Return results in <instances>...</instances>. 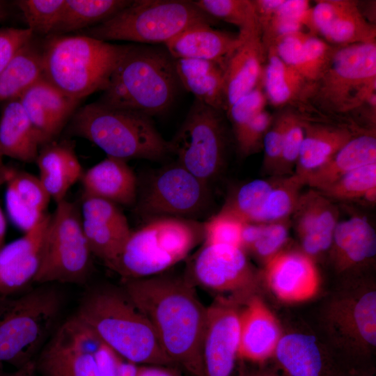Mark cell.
Segmentation results:
<instances>
[{"label":"cell","instance_id":"obj_12","mask_svg":"<svg viewBox=\"0 0 376 376\" xmlns=\"http://www.w3.org/2000/svg\"><path fill=\"white\" fill-rule=\"evenodd\" d=\"M209 201L207 183L177 162L153 175L135 204L141 215L153 219H192L206 210Z\"/></svg>","mask_w":376,"mask_h":376},{"label":"cell","instance_id":"obj_25","mask_svg":"<svg viewBox=\"0 0 376 376\" xmlns=\"http://www.w3.org/2000/svg\"><path fill=\"white\" fill-rule=\"evenodd\" d=\"M242 37L215 29L209 24H198L180 33L164 45L174 59H201L214 62L224 70Z\"/></svg>","mask_w":376,"mask_h":376},{"label":"cell","instance_id":"obj_23","mask_svg":"<svg viewBox=\"0 0 376 376\" xmlns=\"http://www.w3.org/2000/svg\"><path fill=\"white\" fill-rule=\"evenodd\" d=\"M238 33L242 42L229 58L224 70L226 111L261 82L266 59V50L258 24Z\"/></svg>","mask_w":376,"mask_h":376},{"label":"cell","instance_id":"obj_2","mask_svg":"<svg viewBox=\"0 0 376 376\" xmlns=\"http://www.w3.org/2000/svg\"><path fill=\"white\" fill-rule=\"evenodd\" d=\"M75 315L125 360L137 365H175L162 348L148 318L121 287L87 290Z\"/></svg>","mask_w":376,"mask_h":376},{"label":"cell","instance_id":"obj_18","mask_svg":"<svg viewBox=\"0 0 376 376\" xmlns=\"http://www.w3.org/2000/svg\"><path fill=\"white\" fill-rule=\"evenodd\" d=\"M262 276L274 295L289 304L313 299L320 285L315 260L300 249L278 253L263 265Z\"/></svg>","mask_w":376,"mask_h":376},{"label":"cell","instance_id":"obj_11","mask_svg":"<svg viewBox=\"0 0 376 376\" xmlns=\"http://www.w3.org/2000/svg\"><path fill=\"white\" fill-rule=\"evenodd\" d=\"M169 145L178 164L208 184L220 173L225 162L222 111L195 100Z\"/></svg>","mask_w":376,"mask_h":376},{"label":"cell","instance_id":"obj_6","mask_svg":"<svg viewBox=\"0 0 376 376\" xmlns=\"http://www.w3.org/2000/svg\"><path fill=\"white\" fill-rule=\"evenodd\" d=\"M63 302L51 284L0 296V363L17 370L33 363L57 328Z\"/></svg>","mask_w":376,"mask_h":376},{"label":"cell","instance_id":"obj_53","mask_svg":"<svg viewBox=\"0 0 376 376\" xmlns=\"http://www.w3.org/2000/svg\"><path fill=\"white\" fill-rule=\"evenodd\" d=\"M15 169L6 165L0 166V187L6 185L13 175Z\"/></svg>","mask_w":376,"mask_h":376},{"label":"cell","instance_id":"obj_33","mask_svg":"<svg viewBox=\"0 0 376 376\" xmlns=\"http://www.w3.org/2000/svg\"><path fill=\"white\" fill-rule=\"evenodd\" d=\"M180 84L195 100L219 111H226L224 69L201 59H175Z\"/></svg>","mask_w":376,"mask_h":376},{"label":"cell","instance_id":"obj_52","mask_svg":"<svg viewBox=\"0 0 376 376\" xmlns=\"http://www.w3.org/2000/svg\"><path fill=\"white\" fill-rule=\"evenodd\" d=\"M136 376H183L171 366L139 365Z\"/></svg>","mask_w":376,"mask_h":376},{"label":"cell","instance_id":"obj_58","mask_svg":"<svg viewBox=\"0 0 376 376\" xmlns=\"http://www.w3.org/2000/svg\"><path fill=\"white\" fill-rule=\"evenodd\" d=\"M0 376H12V373H7L3 372L2 370H0Z\"/></svg>","mask_w":376,"mask_h":376},{"label":"cell","instance_id":"obj_19","mask_svg":"<svg viewBox=\"0 0 376 376\" xmlns=\"http://www.w3.org/2000/svg\"><path fill=\"white\" fill-rule=\"evenodd\" d=\"M291 217L300 250L314 260L329 252L340 220L339 208L334 201L309 188L301 192Z\"/></svg>","mask_w":376,"mask_h":376},{"label":"cell","instance_id":"obj_51","mask_svg":"<svg viewBox=\"0 0 376 376\" xmlns=\"http://www.w3.org/2000/svg\"><path fill=\"white\" fill-rule=\"evenodd\" d=\"M251 1L262 36L284 0H253Z\"/></svg>","mask_w":376,"mask_h":376},{"label":"cell","instance_id":"obj_4","mask_svg":"<svg viewBox=\"0 0 376 376\" xmlns=\"http://www.w3.org/2000/svg\"><path fill=\"white\" fill-rule=\"evenodd\" d=\"M126 46L82 34L49 36L42 46L43 77L81 100L105 90Z\"/></svg>","mask_w":376,"mask_h":376},{"label":"cell","instance_id":"obj_57","mask_svg":"<svg viewBox=\"0 0 376 376\" xmlns=\"http://www.w3.org/2000/svg\"><path fill=\"white\" fill-rule=\"evenodd\" d=\"M8 14L7 3L3 1H0V21L4 19Z\"/></svg>","mask_w":376,"mask_h":376},{"label":"cell","instance_id":"obj_16","mask_svg":"<svg viewBox=\"0 0 376 376\" xmlns=\"http://www.w3.org/2000/svg\"><path fill=\"white\" fill-rule=\"evenodd\" d=\"M327 326L344 347L360 354L376 345V292L360 288L337 296L326 313Z\"/></svg>","mask_w":376,"mask_h":376},{"label":"cell","instance_id":"obj_29","mask_svg":"<svg viewBox=\"0 0 376 376\" xmlns=\"http://www.w3.org/2000/svg\"><path fill=\"white\" fill-rule=\"evenodd\" d=\"M6 207L13 224L24 233L36 226L47 213L51 197L39 178L15 169L6 182Z\"/></svg>","mask_w":376,"mask_h":376},{"label":"cell","instance_id":"obj_49","mask_svg":"<svg viewBox=\"0 0 376 376\" xmlns=\"http://www.w3.org/2000/svg\"><path fill=\"white\" fill-rule=\"evenodd\" d=\"M33 36L26 28H0V73L17 51Z\"/></svg>","mask_w":376,"mask_h":376},{"label":"cell","instance_id":"obj_3","mask_svg":"<svg viewBox=\"0 0 376 376\" xmlns=\"http://www.w3.org/2000/svg\"><path fill=\"white\" fill-rule=\"evenodd\" d=\"M180 85L166 49L128 45L98 102L152 118L171 106Z\"/></svg>","mask_w":376,"mask_h":376},{"label":"cell","instance_id":"obj_56","mask_svg":"<svg viewBox=\"0 0 376 376\" xmlns=\"http://www.w3.org/2000/svg\"><path fill=\"white\" fill-rule=\"evenodd\" d=\"M246 376H280L275 371L264 368H260Z\"/></svg>","mask_w":376,"mask_h":376},{"label":"cell","instance_id":"obj_45","mask_svg":"<svg viewBox=\"0 0 376 376\" xmlns=\"http://www.w3.org/2000/svg\"><path fill=\"white\" fill-rule=\"evenodd\" d=\"M274 116L264 109L254 118L233 132L237 148L242 157L258 152L263 149V139Z\"/></svg>","mask_w":376,"mask_h":376},{"label":"cell","instance_id":"obj_36","mask_svg":"<svg viewBox=\"0 0 376 376\" xmlns=\"http://www.w3.org/2000/svg\"><path fill=\"white\" fill-rule=\"evenodd\" d=\"M132 0H65L52 35L84 31L109 19Z\"/></svg>","mask_w":376,"mask_h":376},{"label":"cell","instance_id":"obj_32","mask_svg":"<svg viewBox=\"0 0 376 376\" xmlns=\"http://www.w3.org/2000/svg\"><path fill=\"white\" fill-rule=\"evenodd\" d=\"M41 146L19 98L5 102L0 118V155L32 163Z\"/></svg>","mask_w":376,"mask_h":376},{"label":"cell","instance_id":"obj_59","mask_svg":"<svg viewBox=\"0 0 376 376\" xmlns=\"http://www.w3.org/2000/svg\"><path fill=\"white\" fill-rule=\"evenodd\" d=\"M2 165V163H1V157H0V166Z\"/></svg>","mask_w":376,"mask_h":376},{"label":"cell","instance_id":"obj_10","mask_svg":"<svg viewBox=\"0 0 376 376\" xmlns=\"http://www.w3.org/2000/svg\"><path fill=\"white\" fill-rule=\"evenodd\" d=\"M92 256L83 230L80 207L65 199L56 203L51 214L33 283L84 285L92 273Z\"/></svg>","mask_w":376,"mask_h":376},{"label":"cell","instance_id":"obj_21","mask_svg":"<svg viewBox=\"0 0 376 376\" xmlns=\"http://www.w3.org/2000/svg\"><path fill=\"white\" fill-rule=\"evenodd\" d=\"M316 34L329 44L345 46L375 41V26L352 0H320L312 8Z\"/></svg>","mask_w":376,"mask_h":376},{"label":"cell","instance_id":"obj_20","mask_svg":"<svg viewBox=\"0 0 376 376\" xmlns=\"http://www.w3.org/2000/svg\"><path fill=\"white\" fill-rule=\"evenodd\" d=\"M51 214L24 235L0 249V296H13L28 290L40 268L42 246Z\"/></svg>","mask_w":376,"mask_h":376},{"label":"cell","instance_id":"obj_50","mask_svg":"<svg viewBox=\"0 0 376 376\" xmlns=\"http://www.w3.org/2000/svg\"><path fill=\"white\" fill-rule=\"evenodd\" d=\"M119 355L102 343L95 352V359L101 376H120L118 371Z\"/></svg>","mask_w":376,"mask_h":376},{"label":"cell","instance_id":"obj_24","mask_svg":"<svg viewBox=\"0 0 376 376\" xmlns=\"http://www.w3.org/2000/svg\"><path fill=\"white\" fill-rule=\"evenodd\" d=\"M274 357L286 376H357L338 368L316 338L306 334L283 335Z\"/></svg>","mask_w":376,"mask_h":376},{"label":"cell","instance_id":"obj_46","mask_svg":"<svg viewBox=\"0 0 376 376\" xmlns=\"http://www.w3.org/2000/svg\"><path fill=\"white\" fill-rule=\"evenodd\" d=\"M304 117L290 111L277 176L290 175L294 173L304 139Z\"/></svg>","mask_w":376,"mask_h":376},{"label":"cell","instance_id":"obj_28","mask_svg":"<svg viewBox=\"0 0 376 376\" xmlns=\"http://www.w3.org/2000/svg\"><path fill=\"white\" fill-rule=\"evenodd\" d=\"M39 180L56 203L65 199L69 189L83 175V169L70 141L54 140L40 148L35 162Z\"/></svg>","mask_w":376,"mask_h":376},{"label":"cell","instance_id":"obj_40","mask_svg":"<svg viewBox=\"0 0 376 376\" xmlns=\"http://www.w3.org/2000/svg\"><path fill=\"white\" fill-rule=\"evenodd\" d=\"M31 87L59 134L73 116L81 100L64 94L43 77Z\"/></svg>","mask_w":376,"mask_h":376},{"label":"cell","instance_id":"obj_14","mask_svg":"<svg viewBox=\"0 0 376 376\" xmlns=\"http://www.w3.org/2000/svg\"><path fill=\"white\" fill-rule=\"evenodd\" d=\"M192 275L198 283L211 290L228 293L243 304L254 295L260 274L241 248L205 244L194 257Z\"/></svg>","mask_w":376,"mask_h":376},{"label":"cell","instance_id":"obj_30","mask_svg":"<svg viewBox=\"0 0 376 376\" xmlns=\"http://www.w3.org/2000/svg\"><path fill=\"white\" fill-rule=\"evenodd\" d=\"M303 125L304 139L294 171L302 181L359 134L346 125L314 122L305 118Z\"/></svg>","mask_w":376,"mask_h":376},{"label":"cell","instance_id":"obj_41","mask_svg":"<svg viewBox=\"0 0 376 376\" xmlns=\"http://www.w3.org/2000/svg\"><path fill=\"white\" fill-rule=\"evenodd\" d=\"M194 3L213 19L233 24L245 31L258 24L253 6L249 0H196Z\"/></svg>","mask_w":376,"mask_h":376},{"label":"cell","instance_id":"obj_55","mask_svg":"<svg viewBox=\"0 0 376 376\" xmlns=\"http://www.w3.org/2000/svg\"><path fill=\"white\" fill-rule=\"evenodd\" d=\"M6 233V219L5 214L0 207V249L5 245Z\"/></svg>","mask_w":376,"mask_h":376},{"label":"cell","instance_id":"obj_13","mask_svg":"<svg viewBox=\"0 0 376 376\" xmlns=\"http://www.w3.org/2000/svg\"><path fill=\"white\" fill-rule=\"evenodd\" d=\"M102 343L75 315L60 324L35 361L41 376H101L95 352Z\"/></svg>","mask_w":376,"mask_h":376},{"label":"cell","instance_id":"obj_39","mask_svg":"<svg viewBox=\"0 0 376 376\" xmlns=\"http://www.w3.org/2000/svg\"><path fill=\"white\" fill-rule=\"evenodd\" d=\"M274 182L275 176H273L269 179H255L242 185L230 195L221 209L244 223H255Z\"/></svg>","mask_w":376,"mask_h":376},{"label":"cell","instance_id":"obj_22","mask_svg":"<svg viewBox=\"0 0 376 376\" xmlns=\"http://www.w3.org/2000/svg\"><path fill=\"white\" fill-rule=\"evenodd\" d=\"M243 304L240 312V358L263 365L274 357L283 334L277 318L260 297L254 295Z\"/></svg>","mask_w":376,"mask_h":376},{"label":"cell","instance_id":"obj_48","mask_svg":"<svg viewBox=\"0 0 376 376\" xmlns=\"http://www.w3.org/2000/svg\"><path fill=\"white\" fill-rule=\"evenodd\" d=\"M266 102L261 82L254 89L237 99L226 111L233 132L263 111Z\"/></svg>","mask_w":376,"mask_h":376},{"label":"cell","instance_id":"obj_34","mask_svg":"<svg viewBox=\"0 0 376 376\" xmlns=\"http://www.w3.org/2000/svg\"><path fill=\"white\" fill-rule=\"evenodd\" d=\"M261 84L272 104L283 107L298 100L306 99L310 83L296 70L285 64L273 47L266 50Z\"/></svg>","mask_w":376,"mask_h":376},{"label":"cell","instance_id":"obj_54","mask_svg":"<svg viewBox=\"0 0 376 376\" xmlns=\"http://www.w3.org/2000/svg\"><path fill=\"white\" fill-rule=\"evenodd\" d=\"M12 376H36L34 362L13 372Z\"/></svg>","mask_w":376,"mask_h":376},{"label":"cell","instance_id":"obj_42","mask_svg":"<svg viewBox=\"0 0 376 376\" xmlns=\"http://www.w3.org/2000/svg\"><path fill=\"white\" fill-rule=\"evenodd\" d=\"M65 0H18L15 3L33 35L52 34Z\"/></svg>","mask_w":376,"mask_h":376},{"label":"cell","instance_id":"obj_44","mask_svg":"<svg viewBox=\"0 0 376 376\" xmlns=\"http://www.w3.org/2000/svg\"><path fill=\"white\" fill-rule=\"evenodd\" d=\"M290 219L263 224L255 241L245 251L253 254L263 265L285 249L289 240Z\"/></svg>","mask_w":376,"mask_h":376},{"label":"cell","instance_id":"obj_35","mask_svg":"<svg viewBox=\"0 0 376 376\" xmlns=\"http://www.w3.org/2000/svg\"><path fill=\"white\" fill-rule=\"evenodd\" d=\"M42 77V47L33 38L17 51L0 73V102L19 98Z\"/></svg>","mask_w":376,"mask_h":376},{"label":"cell","instance_id":"obj_8","mask_svg":"<svg viewBox=\"0 0 376 376\" xmlns=\"http://www.w3.org/2000/svg\"><path fill=\"white\" fill-rule=\"evenodd\" d=\"M201 240V223L179 217L154 218L132 231L113 272L122 279L157 275L186 258Z\"/></svg>","mask_w":376,"mask_h":376},{"label":"cell","instance_id":"obj_27","mask_svg":"<svg viewBox=\"0 0 376 376\" xmlns=\"http://www.w3.org/2000/svg\"><path fill=\"white\" fill-rule=\"evenodd\" d=\"M335 269L343 272L373 259L376 254V233L362 215L339 220L329 251Z\"/></svg>","mask_w":376,"mask_h":376},{"label":"cell","instance_id":"obj_1","mask_svg":"<svg viewBox=\"0 0 376 376\" xmlns=\"http://www.w3.org/2000/svg\"><path fill=\"white\" fill-rule=\"evenodd\" d=\"M121 288L148 318L164 352L192 376H204L202 344L207 307L187 279L153 276L122 279Z\"/></svg>","mask_w":376,"mask_h":376},{"label":"cell","instance_id":"obj_15","mask_svg":"<svg viewBox=\"0 0 376 376\" xmlns=\"http://www.w3.org/2000/svg\"><path fill=\"white\" fill-rule=\"evenodd\" d=\"M240 305L221 297L207 307L202 344L204 376H246L239 355Z\"/></svg>","mask_w":376,"mask_h":376},{"label":"cell","instance_id":"obj_38","mask_svg":"<svg viewBox=\"0 0 376 376\" xmlns=\"http://www.w3.org/2000/svg\"><path fill=\"white\" fill-rule=\"evenodd\" d=\"M304 186L301 179L294 173L275 176L274 186L255 223L268 224L290 219Z\"/></svg>","mask_w":376,"mask_h":376},{"label":"cell","instance_id":"obj_60","mask_svg":"<svg viewBox=\"0 0 376 376\" xmlns=\"http://www.w3.org/2000/svg\"><path fill=\"white\" fill-rule=\"evenodd\" d=\"M360 376H362V375H360Z\"/></svg>","mask_w":376,"mask_h":376},{"label":"cell","instance_id":"obj_17","mask_svg":"<svg viewBox=\"0 0 376 376\" xmlns=\"http://www.w3.org/2000/svg\"><path fill=\"white\" fill-rule=\"evenodd\" d=\"M80 211L85 237L93 256L113 271L132 230L118 205L82 195Z\"/></svg>","mask_w":376,"mask_h":376},{"label":"cell","instance_id":"obj_26","mask_svg":"<svg viewBox=\"0 0 376 376\" xmlns=\"http://www.w3.org/2000/svg\"><path fill=\"white\" fill-rule=\"evenodd\" d=\"M84 195L100 198L116 205H135L138 195L136 177L126 160L107 156L80 179Z\"/></svg>","mask_w":376,"mask_h":376},{"label":"cell","instance_id":"obj_31","mask_svg":"<svg viewBox=\"0 0 376 376\" xmlns=\"http://www.w3.org/2000/svg\"><path fill=\"white\" fill-rule=\"evenodd\" d=\"M375 162V130H369L353 136L326 164L306 175L303 182L305 186L320 191L347 173Z\"/></svg>","mask_w":376,"mask_h":376},{"label":"cell","instance_id":"obj_47","mask_svg":"<svg viewBox=\"0 0 376 376\" xmlns=\"http://www.w3.org/2000/svg\"><path fill=\"white\" fill-rule=\"evenodd\" d=\"M290 111H284L274 116L263 139V170L272 176H277Z\"/></svg>","mask_w":376,"mask_h":376},{"label":"cell","instance_id":"obj_43","mask_svg":"<svg viewBox=\"0 0 376 376\" xmlns=\"http://www.w3.org/2000/svg\"><path fill=\"white\" fill-rule=\"evenodd\" d=\"M244 224L241 219L221 209L203 224V244H224L242 249Z\"/></svg>","mask_w":376,"mask_h":376},{"label":"cell","instance_id":"obj_37","mask_svg":"<svg viewBox=\"0 0 376 376\" xmlns=\"http://www.w3.org/2000/svg\"><path fill=\"white\" fill-rule=\"evenodd\" d=\"M333 201L376 203V162L359 167L318 191Z\"/></svg>","mask_w":376,"mask_h":376},{"label":"cell","instance_id":"obj_9","mask_svg":"<svg viewBox=\"0 0 376 376\" xmlns=\"http://www.w3.org/2000/svg\"><path fill=\"white\" fill-rule=\"evenodd\" d=\"M375 41L336 46L326 69L309 86L306 99L321 110L343 114L375 104Z\"/></svg>","mask_w":376,"mask_h":376},{"label":"cell","instance_id":"obj_61","mask_svg":"<svg viewBox=\"0 0 376 376\" xmlns=\"http://www.w3.org/2000/svg\"><path fill=\"white\" fill-rule=\"evenodd\" d=\"M0 157H1V156L0 155Z\"/></svg>","mask_w":376,"mask_h":376},{"label":"cell","instance_id":"obj_7","mask_svg":"<svg viewBox=\"0 0 376 376\" xmlns=\"http://www.w3.org/2000/svg\"><path fill=\"white\" fill-rule=\"evenodd\" d=\"M214 23L193 1L135 0L106 21L82 31V35L109 42L165 45L192 26Z\"/></svg>","mask_w":376,"mask_h":376},{"label":"cell","instance_id":"obj_5","mask_svg":"<svg viewBox=\"0 0 376 376\" xmlns=\"http://www.w3.org/2000/svg\"><path fill=\"white\" fill-rule=\"evenodd\" d=\"M68 133L96 145L107 156L158 160L169 152V141L152 118L98 101L77 109L68 123Z\"/></svg>","mask_w":376,"mask_h":376}]
</instances>
